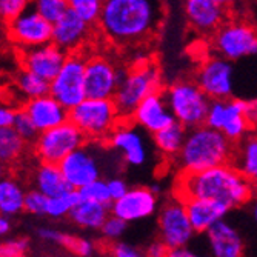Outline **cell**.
I'll list each match as a JSON object with an SVG mask.
<instances>
[{"instance_id":"6da1fadb","label":"cell","mask_w":257,"mask_h":257,"mask_svg":"<svg viewBox=\"0 0 257 257\" xmlns=\"http://www.w3.org/2000/svg\"><path fill=\"white\" fill-rule=\"evenodd\" d=\"M163 17V0H103L96 25L111 43L136 46L156 34Z\"/></svg>"},{"instance_id":"7a4b0ae2","label":"cell","mask_w":257,"mask_h":257,"mask_svg":"<svg viewBox=\"0 0 257 257\" xmlns=\"http://www.w3.org/2000/svg\"><path fill=\"white\" fill-rule=\"evenodd\" d=\"M254 196V180L245 177L231 163H223L197 173H180L176 197L209 199L223 203L228 209L240 208Z\"/></svg>"},{"instance_id":"3957f363","label":"cell","mask_w":257,"mask_h":257,"mask_svg":"<svg viewBox=\"0 0 257 257\" xmlns=\"http://www.w3.org/2000/svg\"><path fill=\"white\" fill-rule=\"evenodd\" d=\"M232 144L220 131L206 125L186 130L182 148L176 159L180 173H197L229 163Z\"/></svg>"},{"instance_id":"277c9868","label":"cell","mask_w":257,"mask_h":257,"mask_svg":"<svg viewBox=\"0 0 257 257\" xmlns=\"http://www.w3.org/2000/svg\"><path fill=\"white\" fill-rule=\"evenodd\" d=\"M159 91H162V74L156 63L145 60L126 69L112 96L120 120H130L136 106L147 96Z\"/></svg>"},{"instance_id":"5b68a950","label":"cell","mask_w":257,"mask_h":257,"mask_svg":"<svg viewBox=\"0 0 257 257\" xmlns=\"http://www.w3.org/2000/svg\"><path fill=\"white\" fill-rule=\"evenodd\" d=\"M68 120L71 122L88 142H106L112 130L120 122L119 112L112 99L86 97L68 111Z\"/></svg>"},{"instance_id":"8992f818","label":"cell","mask_w":257,"mask_h":257,"mask_svg":"<svg viewBox=\"0 0 257 257\" xmlns=\"http://www.w3.org/2000/svg\"><path fill=\"white\" fill-rule=\"evenodd\" d=\"M163 97L174 122L186 130L203 125L209 99L194 80H179L171 83L163 92Z\"/></svg>"},{"instance_id":"52a82bcc","label":"cell","mask_w":257,"mask_h":257,"mask_svg":"<svg viewBox=\"0 0 257 257\" xmlns=\"http://www.w3.org/2000/svg\"><path fill=\"white\" fill-rule=\"evenodd\" d=\"M213 50L229 62L251 57L257 53L255 28L246 19H226L213 33Z\"/></svg>"},{"instance_id":"ba28073f","label":"cell","mask_w":257,"mask_h":257,"mask_svg":"<svg viewBox=\"0 0 257 257\" xmlns=\"http://www.w3.org/2000/svg\"><path fill=\"white\" fill-rule=\"evenodd\" d=\"M85 60L86 56L82 51L66 54L57 74L50 80V94L68 111L86 99Z\"/></svg>"},{"instance_id":"9c48e42d","label":"cell","mask_w":257,"mask_h":257,"mask_svg":"<svg viewBox=\"0 0 257 257\" xmlns=\"http://www.w3.org/2000/svg\"><path fill=\"white\" fill-rule=\"evenodd\" d=\"M203 125L220 131L232 144L254 130L245 115V100L232 97L209 100Z\"/></svg>"},{"instance_id":"30bf717a","label":"cell","mask_w":257,"mask_h":257,"mask_svg":"<svg viewBox=\"0 0 257 257\" xmlns=\"http://www.w3.org/2000/svg\"><path fill=\"white\" fill-rule=\"evenodd\" d=\"M85 142V136L68 120L62 125L39 133L31 147L39 162L59 163L66 154L82 147Z\"/></svg>"},{"instance_id":"8fae6325","label":"cell","mask_w":257,"mask_h":257,"mask_svg":"<svg viewBox=\"0 0 257 257\" xmlns=\"http://www.w3.org/2000/svg\"><path fill=\"white\" fill-rule=\"evenodd\" d=\"M126 68L103 54L86 56L85 60V92L92 99H112Z\"/></svg>"},{"instance_id":"7c38bea8","label":"cell","mask_w":257,"mask_h":257,"mask_svg":"<svg viewBox=\"0 0 257 257\" xmlns=\"http://www.w3.org/2000/svg\"><path fill=\"white\" fill-rule=\"evenodd\" d=\"M57 165L66 185L73 190H80L86 183L102 177L100 157L88 140L82 147L66 154Z\"/></svg>"},{"instance_id":"4fadbf2b","label":"cell","mask_w":257,"mask_h":257,"mask_svg":"<svg viewBox=\"0 0 257 257\" xmlns=\"http://www.w3.org/2000/svg\"><path fill=\"white\" fill-rule=\"evenodd\" d=\"M53 23L28 8L7 23V40L17 51L51 42Z\"/></svg>"},{"instance_id":"5bb4252c","label":"cell","mask_w":257,"mask_h":257,"mask_svg":"<svg viewBox=\"0 0 257 257\" xmlns=\"http://www.w3.org/2000/svg\"><path fill=\"white\" fill-rule=\"evenodd\" d=\"M194 82L209 100L229 99L234 88V69L229 60L220 56L208 57L199 66Z\"/></svg>"},{"instance_id":"9a60e30c","label":"cell","mask_w":257,"mask_h":257,"mask_svg":"<svg viewBox=\"0 0 257 257\" xmlns=\"http://www.w3.org/2000/svg\"><path fill=\"white\" fill-rule=\"evenodd\" d=\"M159 232L160 240L168 248L186 246L194 237V229L185 211V205L180 199L168 202L159 213Z\"/></svg>"},{"instance_id":"2e32d148","label":"cell","mask_w":257,"mask_h":257,"mask_svg":"<svg viewBox=\"0 0 257 257\" xmlns=\"http://www.w3.org/2000/svg\"><path fill=\"white\" fill-rule=\"evenodd\" d=\"M131 167H142L147 163L148 150L144 134L131 120H120L105 142Z\"/></svg>"},{"instance_id":"e0dca14e","label":"cell","mask_w":257,"mask_h":257,"mask_svg":"<svg viewBox=\"0 0 257 257\" xmlns=\"http://www.w3.org/2000/svg\"><path fill=\"white\" fill-rule=\"evenodd\" d=\"M92 27L94 25H91V23L68 10L59 20L53 23L51 43H54L57 48H60L66 54L79 53L88 43Z\"/></svg>"},{"instance_id":"ac0fdd59","label":"cell","mask_w":257,"mask_h":257,"mask_svg":"<svg viewBox=\"0 0 257 257\" xmlns=\"http://www.w3.org/2000/svg\"><path fill=\"white\" fill-rule=\"evenodd\" d=\"M159 196L147 186L130 188L122 197L115 199L109 205V213L123 219L126 223L142 220L153 216L157 209Z\"/></svg>"},{"instance_id":"d6986e66","label":"cell","mask_w":257,"mask_h":257,"mask_svg":"<svg viewBox=\"0 0 257 257\" xmlns=\"http://www.w3.org/2000/svg\"><path fill=\"white\" fill-rule=\"evenodd\" d=\"M65 57L66 53L57 48L51 42L19 51L20 68L31 71L33 74L48 82L57 74V71L65 62Z\"/></svg>"},{"instance_id":"ffe728a7","label":"cell","mask_w":257,"mask_h":257,"mask_svg":"<svg viewBox=\"0 0 257 257\" xmlns=\"http://www.w3.org/2000/svg\"><path fill=\"white\" fill-rule=\"evenodd\" d=\"M140 130H145L151 134L160 131L174 122L173 114L163 97V92H153L140 102L130 119Z\"/></svg>"},{"instance_id":"44dd1931","label":"cell","mask_w":257,"mask_h":257,"mask_svg":"<svg viewBox=\"0 0 257 257\" xmlns=\"http://www.w3.org/2000/svg\"><path fill=\"white\" fill-rule=\"evenodd\" d=\"M20 109L27 112L39 133L68 122V109L59 103L50 92L20 103Z\"/></svg>"},{"instance_id":"7402d4cb","label":"cell","mask_w":257,"mask_h":257,"mask_svg":"<svg viewBox=\"0 0 257 257\" xmlns=\"http://www.w3.org/2000/svg\"><path fill=\"white\" fill-rule=\"evenodd\" d=\"M183 8L190 25L203 36H211L228 19V10L213 0H185Z\"/></svg>"},{"instance_id":"603a6c76","label":"cell","mask_w":257,"mask_h":257,"mask_svg":"<svg viewBox=\"0 0 257 257\" xmlns=\"http://www.w3.org/2000/svg\"><path fill=\"white\" fill-rule=\"evenodd\" d=\"M205 234L211 257H243L245 243L240 232L225 219L216 222Z\"/></svg>"},{"instance_id":"cb8c5ba5","label":"cell","mask_w":257,"mask_h":257,"mask_svg":"<svg viewBox=\"0 0 257 257\" xmlns=\"http://www.w3.org/2000/svg\"><path fill=\"white\" fill-rule=\"evenodd\" d=\"M182 202L194 232H206L216 222L225 219L229 211L223 203L209 199H186Z\"/></svg>"},{"instance_id":"d4e9b609","label":"cell","mask_w":257,"mask_h":257,"mask_svg":"<svg viewBox=\"0 0 257 257\" xmlns=\"http://www.w3.org/2000/svg\"><path fill=\"white\" fill-rule=\"evenodd\" d=\"M229 163L245 177L255 180L257 177V139L252 131L243 136L232 145Z\"/></svg>"},{"instance_id":"484cf974","label":"cell","mask_w":257,"mask_h":257,"mask_svg":"<svg viewBox=\"0 0 257 257\" xmlns=\"http://www.w3.org/2000/svg\"><path fill=\"white\" fill-rule=\"evenodd\" d=\"M33 186L34 190L40 191L46 197L57 196L69 188L57 163H46V162H40L36 167L33 173Z\"/></svg>"},{"instance_id":"4316f807","label":"cell","mask_w":257,"mask_h":257,"mask_svg":"<svg viewBox=\"0 0 257 257\" xmlns=\"http://www.w3.org/2000/svg\"><path fill=\"white\" fill-rule=\"evenodd\" d=\"M68 216L80 228L100 229L105 219L109 216V205L80 199Z\"/></svg>"},{"instance_id":"83f0119b","label":"cell","mask_w":257,"mask_h":257,"mask_svg":"<svg viewBox=\"0 0 257 257\" xmlns=\"http://www.w3.org/2000/svg\"><path fill=\"white\" fill-rule=\"evenodd\" d=\"M25 188L13 176H5L0 179V214L13 217L23 211V199Z\"/></svg>"},{"instance_id":"f1b7e54d","label":"cell","mask_w":257,"mask_h":257,"mask_svg":"<svg viewBox=\"0 0 257 257\" xmlns=\"http://www.w3.org/2000/svg\"><path fill=\"white\" fill-rule=\"evenodd\" d=\"M37 234L40 236V239H43L46 242H54L80 257H89L92 252H94V245H92L91 240L76 237L73 234H68V232L59 231L56 228H48V226L39 228Z\"/></svg>"},{"instance_id":"f546056e","label":"cell","mask_w":257,"mask_h":257,"mask_svg":"<svg viewBox=\"0 0 257 257\" xmlns=\"http://www.w3.org/2000/svg\"><path fill=\"white\" fill-rule=\"evenodd\" d=\"M30 144L23 140L13 126L0 128V162L8 168L25 157Z\"/></svg>"},{"instance_id":"4dcf8cb0","label":"cell","mask_w":257,"mask_h":257,"mask_svg":"<svg viewBox=\"0 0 257 257\" xmlns=\"http://www.w3.org/2000/svg\"><path fill=\"white\" fill-rule=\"evenodd\" d=\"M14 91L17 92L19 99L22 100L20 103H23L25 100L48 94L50 82L33 74L31 71H27V69L20 68L19 73L14 77Z\"/></svg>"},{"instance_id":"1f68e13d","label":"cell","mask_w":257,"mask_h":257,"mask_svg":"<svg viewBox=\"0 0 257 257\" xmlns=\"http://www.w3.org/2000/svg\"><path fill=\"white\" fill-rule=\"evenodd\" d=\"M185 134H186V128H183L177 122H173L168 126L154 133L153 140H154V145L159 150V153H162L165 157L173 159L177 156L179 150L182 148Z\"/></svg>"},{"instance_id":"d6a6232c","label":"cell","mask_w":257,"mask_h":257,"mask_svg":"<svg viewBox=\"0 0 257 257\" xmlns=\"http://www.w3.org/2000/svg\"><path fill=\"white\" fill-rule=\"evenodd\" d=\"M80 200L77 190L68 188L63 193L48 197L46 200V209H45V216H48L51 219H62L66 217L71 209L76 206V203Z\"/></svg>"},{"instance_id":"836d02e7","label":"cell","mask_w":257,"mask_h":257,"mask_svg":"<svg viewBox=\"0 0 257 257\" xmlns=\"http://www.w3.org/2000/svg\"><path fill=\"white\" fill-rule=\"evenodd\" d=\"M30 8H33L45 20L54 23L68 11V2L66 0H31Z\"/></svg>"},{"instance_id":"e575fe53","label":"cell","mask_w":257,"mask_h":257,"mask_svg":"<svg viewBox=\"0 0 257 257\" xmlns=\"http://www.w3.org/2000/svg\"><path fill=\"white\" fill-rule=\"evenodd\" d=\"M66 2L69 11H73L91 25H96L103 0H66Z\"/></svg>"},{"instance_id":"d590c367","label":"cell","mask_w":257,"mask_h":257,"mask_svg":"<svg viewBox=\"0 0 257 257\" xmlns=\"http://www.w3.org/2000/svg\"><path fill=\"white\" fill-rule=\"evenodd\" d=\"M77 193H79V197L82 200L111 205V197H109V193H108L106 180H103L102 177L86 183L85 186H82L80 190H77Z\"/></svg>"},{"instance_id":"8d00e7d4","label":"cell","mask_w":257,"mask_h":257,"mask_svg":"<svg viewBox=\"0 0 257 257\" xmlns=\"http://www.w3.org/2000/svg\"><path fill=\"white\" fill-rule=\"evenodd\" d=\"M11 126L16 130V133H17L23 140H27V142H28L30 145L33 144V140H34V139L37 137V134H39V131H37L36 126L33 125L31 119L28 117L25 111L20 109V106H19V109H17V112H16V117H14V122H13Z\"/></svg>"},{"instance_id":"74e56055","label":"cell","mask_w":257,"mask_h":257,"mask_svg":"<svg viewBox=\"0 0 257 257\" xmlns=\"http://www.w3.org/2000/svg\"><path fill=\"white\" fill-rule=\"evenodd\" d=\"M46 200H48V197L33 188L25 193V199H23V211H27L33 216H45Z\"/></svg>"},{"instance_id":"f35d334b","label":"cell","mask_w":257,"mask_h":257,"mask_svg":"<svg viewBox=\"0 0 257 257\" xmlns=\"http://www.w3.org/2000/svg\"><path fill=\"white\" fill-rule=\"evenodd\" d=\"M30 2L31 0H0V20L7 25L20 13L28 10Z\"/></svg>"},{"instance_id":"ab89813d","label":"cell","mask_w":257,"mask_h":257,"mask_svg":"<svg viewBox=\"0 0 257 257\" xmlns=\"http://www.w3.org/2000/svg\"><path fill=\"white\" fill-rule=\"evenodd\" d=\"M126 226H128V223L123 219L109 213V216L105 219L100 229H102L103 236L108 240H117V239H120L123 236V232L126 231Z\"/></svg>"},{"instance_id":"60d3db41","label":"cell","mask_w":257,"mask_h":257,"mask_svg":"<svg viewBox=\"0 0 257 257\" xmlns=\"http://www.w3.org/2000/svg\"><path fill=\"white\" fill-rule=\"evenodd\" d=\"M30 242L23 237L0 242V257H25Z\"/></svg>"},{"instance_id":"b9f144b4","label":"cell","mask_w":257,"mask_h":257,"mask_svg":"<svg viewBox=\"0 0 257 257\" xmlns=\"http://www.w3.org/2000/svg\"><path fill=\"white\" fill-rule=\"evenodd\" d=\"M19 106L20 105H14L11 100L0 99V128H7L13 125Z\"/></svg>"},{"instance_id":"7bdbcfd3","label":"cell","mask_w":257,"mask_h":257,"mask_svg":"<svg viewBox=\"0 0 257 257\" xmlns=\"http://www.w3.org/2000/svg\"><path fill=\"white\" fill-rule=\"evenodd\" d=\"M111 257H145V254L130 243L115 242L111 246Z\"/></svg>"},{"instance_id":"ee69618b","label":"cell","mask_w":257,"mask_h":257,"mask_svg":"<svg viewBox=\"0 0 257 257\" xmlns=\"http://www.w3.org/2000/svg\"><path fill=\"white\" fill-rule=\"evenodd\" d=\"M106 186H108V193H109L111 202L122 197L130 190L128 183L120 177H111L109 180H106Z\"/></svg>"},{"instance_id":"f6af8a7d","label":"cell","mask_w":257,"mask_h":257,"mask_svg":"<svg viewBox=\"0 0 257 257\" xmlns=\"http://www.w3.org/2000/svg\"><path fill=\"white\" fill-rule=\"evenodd\" d=\"M167 252H168V246L162 240H157V242H153L148 246L147 252H144V254H145V257H167Z\"/></svg>"},{"instance_id":"bcb514c9","label":"cell","mask_w":257,"mask_h":257,"mask_svg":"<svg viewBox=\"0 0 257 257\" xmlns=\"http://www.w3.org/2000/svg\"><path fill=\"white\" fill-rule=\"evenodd\" d=\"M167 257H203V255L190 249L188 245H186V246H179V248H168Z\"/></svg>"},{"instance_id":"7dc6e473","label":"cell","mask_w":257,"mask_h":257,"mask_svg":"<svg viewBox=\"0 0 257 257\" xmlns=\"http://www.w3.org/2000/svg\"><path fill=\"white\" fill-rule=\"evenodd\" d=\"M10 231H11V220H10V217L0 214V237L7 236Z\"/></svg>"},{"instance_id":"c3c4849f","label":"cell","mask_w":257,"mask_h":257,"mask_svg":"<svg viewBox=\"0 0 257 257\" xmlns=\"http://www.w3.org/2000/svg\"><path fill=\"white\" fill-rule=\"evenodd\" d=\"M213 2H216L219 7H222V8H225V10H229V8H232L234 7L239 0H213Z\"/></svg>"},{"instance_id":"681fc988","label":"cell","mask_w":257,"mask_h":257,"mask_svg":"<svg viewBox=\"0 0 257 257\" xmlns=\"http://www.w3.org/2000/svg\"><path fill=\"white\" fill-rule=\"evenodd\" d=\"M5 42H8L7 40V25L0 20V46H4Z\"/></svg>"},{"instance_id":"f907efd6","label":"cell","mask_w":257,"mask_h":257,"mask_svg":"<svg viewBox=\"0 0 257 257\" xmlns=\"http://www.w3.org/2000/svg\"><path fill=\"white\" fill-rule=\"evenodd\" d=\"M7 174H8V167H7V165H4V163L0 162V179L5 177Z\"/></svg>"},{"instance_id":"816d5d0a","label":"cell","mask_w":257,"mask_h":257,"mask_svg":"<svg viewBox=\"0 0 257 257\" xmlns=\"http://www.w3.org/2000/svg\"><path fill=\"white\" fill-rule=\"evenodd\" d=\"M0 97H2V94H0Z\"/></svg>"}]
</instances>
